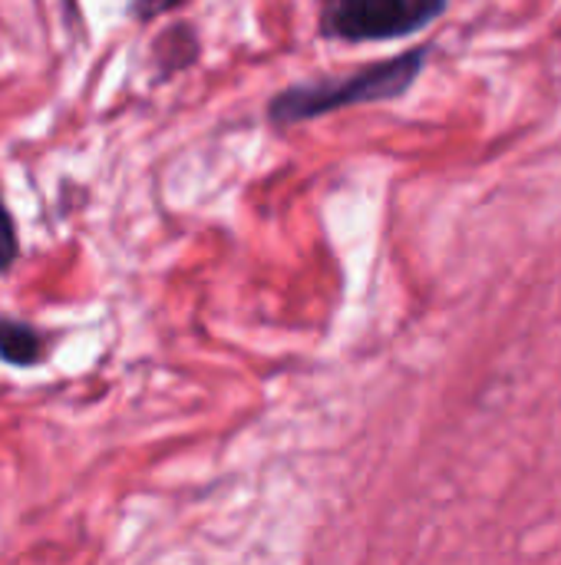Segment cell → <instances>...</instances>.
<instances>
[{
    "label": "cell",
    "instance_id": "cell-2",
    "mask_svg": "<svg viewBox=\"0 0 561 565\" xmlns=\"http://www.w3.org/2000/svg\"><path fill=\"white\" fill-rule=\"evenodd\" d=\"M450 0H317V33L331 43H387L413 36L446 13Z\"/></svg>",
    "mask_w": 561,
    "mask_h": 565
},
{
    "label": "cell",
    "instance_id": "cell-1",
    "mask_svg": "<svg viewBox=\"0 0 561 565\" xmlns=\"http://www.w3.org/2000/svg\"><path fill=\"white\" fill-rule=\"evenodd\" d=\"M430 50L433 46L427 43V46H413V50H403L397 56L367 63V66L354 70V73L314 76V79L291 83V86L278 89L268 99V122H274V126H298V122H311V119L331 116L337 109L400 99L423 76Z\"/></svg>",
    "mask_w": 561,
    "mask_h": 565
},
{
    "label": "cell",
    "instance_id": "cell-7",
    "mask_svg": "<svg viewBox=\"0 0 561 565\" xmlns=\"http://www.w3.org/2000/svg\"><path fill=\"white\" fill-rule=\"evenodd\" d=\"M559 36H561V26H559Z\"/></svg>",
    "mask_w": 561,
    "mask_h": 565
},
{
    "label": "cell",
    "instance_id": "cell-3",
    "mask_svg": "<svg viewBox=\"0 0 561 565\" xmlns=\"http://www.w3.org/2000/svg\"><path fill=\"white\" fill-rule=\"evenodd\" d=\"M43 358H46L43 334L26 321L0 315V361L10 367H33Z\"/></svg>",
    "mask_w": 561,
    "mask_h": 565
},
{
    "label": "cell",
    "instance_id": "cell-5",
    "mask_svg": "<svg viewBox=\"0 0 561 565\" xmlns=\"http://www.w3.org/2000/svg\"><path fill=\"white\" fill-rule=\"evenodd\" d=\"M17 255H20V242H17V225H13V215H10V209L3 205V199H0V275L17 262Z\"/></svg>",
    "mask_w": 561,
    "mask_h": 565
},
{
    "label": "cell",
    "instance_id": "cell-6",
    "mask_svg": "<svg viewBox=\"0 0 561 565\" xmlns=\"http://www.w3.org/2000/svg\"><path fill=\"white\" fill-rule=\"evenodd\" d=\"M182 0H132V17L136 20H152V17H159V13H165V10H175Z\"/></svg>",
    "mask_w": 561,
    "mask_h": 565
},
{
    "label": "cell",
    "instance_id": "cell-4",
    "mask_svg": "<svg viewBox=\"0 0 561 565\" xmlns=\"http://www.w3.org/2000/svg\"><path fill=\"white\" fill-rule=\"evenodd\" d=\"M195 56H198V36L188 23L165 30L162 40L155 43V63L162 66V76H169L182 66H192Z\"/></svg>",
    "mask_w": 561,
    "mask_h": 565
}]
</instances>
